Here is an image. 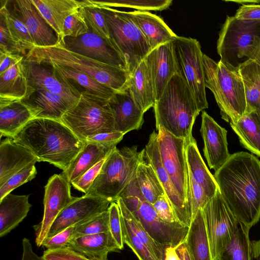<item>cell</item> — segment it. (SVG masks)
<instances>
[{
	"label": "cell",
	"mask_w": 260,
	"mask_h": 260,
	"mask_svg": "<svg viewBox=\"0 0 260 260\" xmlns=\"http://www.w3.org/2000/svg\"><path fill=\"white\" fill-rule=\"evenodd\" d=\"M220 193L238 221L249 229L260 219V160L253 154H231L213 175Z\"/></svg>",
	"instance_id": "6da1fadb"
},
{
	"label": "cell",
	"mask_w": 260,
	"mask_h": 260,
	"mask_svg": "<svg viewBox=\"0 0 260 260\" xmlns=\"http://www.w3.org/2000/svg\"><path fill=\"white\" fill-rule=\"evenodd\" d=\"M12 139L30 151L39 162H48L63 171L85 143L60 120L43 118L32 119Z\"/></svg>",
	"instance_id": "7a4b0ae2"
},
{
	"label": "cell",
	"mask_w": 260,
	"mask_h": 260,
	"mask_svg": "<svg viewBox=\"0 0 260 260\" xmlns=\"http://www.w3.org/2000/svg\"><path fill=\"white\" fill-rule=\"evenodd\" d=\"M156 129L188 139L200 111L187 83L179 73L169 80L153 106Z\"/></svg>",
	"instance_id": "3957f363"
},
{
	"label": "cell",
	"mask_w": 260,
	"mask_h": 260,
	"mask_svg": "<svg viewBox=\"0 0 260 260\" xmlns=\"http://www.w3.org/2000/svg\"><path fill=\"white\" fill-rule=\"evenodd\" d=\"M27 62L56 64L87 74L116 92L126 89L130 74L127 70L101 62L67 49L58 40L49 47H34L24 56Z\"/></svg>",
	"instance_id": "277c9868"
},
{
	"label": "cell",
	"mask_w": 260,
	"mask_h": 260,
	"mask_svg": "<svg viewBox=\"0 0 260 260\" xmlns=\"http://www.w3.org/2000/svg\"><path fill=\"white\" fill-rule=\"evenodd\" d=\"M206 87L214 95L221 118L230 124L237 121L246 111L243 81L239 67L218 62L203 55Z\"/></svg>",
	"instance_id": "5b68a950"
},
{
	"label": "cell",
	"mask_w": 260,
	"mask_h": 260,
	"mask_svg": "<svg viewBox=\"0 0 260 260\" xmlns=\"http://www.w3.org/2000/svg\"><path fill=\"white\" fill-rule=\"evenodd\" d=\"M144 149L138 146L115 147L107 157L87 196L99 197L116 202L136 176L139 163L144 159Z\"/></svg>",
	"instance_id": "8992f818"
},
{
	"label": "cell",
	"mask_w": 260,
	"mask_h": 260,
	"mask_svg": "<svg viewBox=\"0 0 260 260\" xmlns=\"http://www.w3.org/2000/svg\"><path fill=\"white\" fill-rule=\"evenodd\" d=\"M60 121L83 141L99 134L115 131L109 100L88 92L81 94Z\"/></svg>",
	"instance_id": "52a82bcc"
},
{
	"label": "cell",
	"mask_w": 260,
	"mask_h": 260,
	"mask_svg": "<svg viewBox=\"0 0 260 260\" xmlns=\"http://www.w3.org/2000/svg\"><path fill=\"white\" fill-rule=\"evenodd\" d=\"M119 197L156 242L166 248H175L184 242L189 228L178 222L168 223L161 220L153 205L144 199L135 177Z\"/></svg>",
	"instance_id": "ba28073f"
},
{
	"label": "cell",
	"mask_w": 260,
	"mask_h": 260,
	"mask_svg": "<svg viewBox=\"0 0 260 260\" xmlns=\"http://www.w3.org/2000/svg\"><path fill=\"white\" fill-rule=\"evenodd\" d=\"M100 7L111 40L124 60L131 75L151 49L127 12Z\"/></svg>",
	"instance_id": "9c48e42d"
},
{
	"label": "cell",
	"mask_w": 260,
	"mask_h": 260,
	"mask_svg": "<svg viewBox=\"0 0 260 260\" xmlns=\"http://www.w3.org/2000/svg\"><path fill=\"white\" fill-rule=\"evenodd\" d=\"M172 43L178 73L187 83L199 111H203L208 103L200 44L195 39L179 36Z\"/></svg>",
	"instance_id": "30bf717a"
},
{
	"label": "cell",
	"mask_w": 260,
	"mask_h": 260,
	"mask_svg": "<svg viewBox=\"0 0 260 260\" xmlns=\"http://www.w3.org/2000/svg\"><path fill=\"white\" fill-rule=\"evenodd\" d=\"M260 37V21L226 16L219 33L217 51L224 64L238 68L253 40Z\"/></svg>",
	"instance_id": "8fae6325"
},
{
	"label": "cell",
	"mask_w": 260,
	"mask_h": 260,
	"mask_svg": "<svg viewBox=\"0 0 260 260\" xmlns=\"http://www.w3.org/2000/svg\"><path fill=\"white\" fill-rule=\"evenodd\" d=\"M213 260H216L231 241L240 222L230 210L219 190L202 209Z\"/></svg>",
	"instance_id": "7c38bea8"
},
{
	"label": "cell",
	"mask_w": 260,
	"mask_h": 260,
	"mask_svg": "<svg viewBox=\"0 0 260 260\" xmlns=\"http://www.w3.org/2000/svg\"><path fill=\"white\" fill-rule=\"evenodd\" d=\"M157 139L161 162L177 191L188 203V167L186 139L160 128Z\"/></svg>",
	"instance_id": "4fadbf2b"
},
{
	"label": "cell",
	"mask_w": 260,
	"mask_h": 260,
	"mask_svg": "<svg viewBox=\"0 0 260 260\" xmlns=\"http://www.w3.org/2000/svg\"><path fill=\"white\" fill-rule=\"evenodd\" d=\"M71 184L61 173L54 174L48 179L45 186L43 219L33 226L38 247L42 246L59 214L75 199L71 195Z\"/></svg>",
	"instance_id": "5bb4252c"
},
{
	"label": "cell",
	"mask_w": 260,
	"mask_h": 260,
	"mask_svg": "<svg viewBox=\"0 0 260 260\" xmlns=\"http://www.w3.org/2000/svg\"><path fill=\"white\" fill-rule=\"evenodd\" d=\"M154 131L149 136L144 149V157L156 173L172 208L177 221L189 228L191 217L188 204L177 191L161 162L157 139Z\"/></svg>",
	"instance_id": "9a60e30c"
},
{
	"label": "cell",
	"mask_w": 260,
	"mask_h": 260,
	"mask_svg": "<svg viewBox=\"0 0 260 260\" xmlns=\"http://www.w3.org/2000/svg\"><path fill=\"white\" fill-rule=\"evenodd\" d=\"M68 50L96 60L127 70L126 63L113 44L90 29L76 38L58 39Z\"/></svg>",
	"instance_id": "2e32d148"
},
{
	"label": "cell",
	"mask_w": 260,
	"mask_h": 260,
	"mask_svg": "<svg viewBox=\"0 0 260 260\" xmlns=\"http://www.w3.org/2000/svg\"><path fill=\"white\" fill-rule=\"evenodd\" d=\"M111 203L99 197L84 194L81 197H76L57 216L51 226L47 238L108 210Z\"/></svg>",
	"instance_id": "e0dca14e"
},
{
	"label": "cell",
	"mask_w": 260,
	"mask_h": 260,
	"mask_svg": "<svg viewBox=\"0 0 260 260\" xmlns=\"http://www.w3.org/2000/svg\"><path fill=\"white\" fill-rule=\"evenodd\" d=\"M200 132L204 142V156L209 168L216 171L231 155L228 150V131L203 111Z\"/></svg>",
	"instance_id": "ac0fdd59"
},
{
	"label": "cell",
	"mask_w": 260,
	"mask_h": 260,
	"mask_svg": "<svg viewBox=\"0 0 260 260\" xmlns=\"http://www.w3.org/2000/svg\"><path fill=\"white\" fill-rule=\"evenodd\" d=\"M10 2L13 7L12 10L26 26L35 46L49 47L57 44L58 41L57 36L53 32L54 31L41 15L32 0Z\"/></svg>",
	"instance_id": "d6986e66"
},
{
	"label": "cell",
	"mask_w": 260,
	"mask_h": 260,
	"mask_svg": "<svg viewBox=\"0 0 260 260\" xmlns=\"http://www.w3.org/2000/svg\"><path fill=\"white\" fill-rule=\"evenodd\" d=\"M144 59L150 72L156 101L171 78L178 73L172 41L152 49Z\"/></svg>",
	"instance_id": "ffe728a7"
},
{
	"label": "cell",
	"mask_w": 260,
	"mask_h": 260,
	"mask_svg": "<svg viewBox=\"0 0 260 260\" xmlns=\"http://www.w3.org/2000/svg\"><path fill=\"white\" fill-rule=\"evenodd\" d=\"M114 118L115 131L124 135L142 127L144 113L136 103L128 87L116 92L109 99Z\"/></svg>",
	"instance_id": "44dd1931"
},
{
	"label": "cell",
	"mask_w": 260,
	"mask_h": 260,
	"mask_svg": "<svg viewBox=\"0 0 260 260\" xmlns=\"http://www.w3.org/2000/svg\"><path fill=\"white\" fill-rule=\"evenodd\" d=\"M24 63L29 84L35 90L59 94L74 104L78 101L81 94L61 81L51 65L27 62L24 59Z\"/></svg>",
	"instance_id": "7402d4cb"
},
{
	"label": "cell",
	"mask_w": 260,
	"mask_h": 260,
	"mask_svg": "<svg viewBox=\"0 0 260 260\" xmlns=\"http://www.w3.org/2000/svg\"><path fill=\"white\" fill-rule=\"evenodd\" d=\"M23 56L0 75V104L27 101L36 90L29 85Z\"/></svg>",
	"instance_id": "603a6c76"
},
{
	"label": "cell",
	"mask_w": 260,
	"mask_h": 260,
	"mask_svg": "<svg viewBox=\"0 0 260 260\" xmlns=\"http://www.w3.org/2000/svg\"><path fill=\"white\" fill-rule=\"evenodd\" d=\"M38 158L24 146L11 138L0 143V187L11 177Z\"/></svg>",
	"instance_id": "cb8c5ba5"
},
{
	"label": "cell",
	"mask_w": 260,
	"mask_h": 260,
	"mask_svg": "<svg viewBox=\"0 0 260 260\" xmlns=\"http://www.w3.org/2000/svg\"><path fill=\"white\" fill-rule=\"evenodd\" d=\"M139 28L151 50L173 41L178 36L158 16L148 11L127 12Z\"/></svg>",
	"instance_id": "d4e9b609"
},
{
	"label": "cell",
	"mask_w": 260,
	"mask_h": 260,
	"mask_svg": "<svg viewBox=\"0 0 260 260\" xmlns=\"http://www.w3.org/2000/svg\"><path fill=\"white\" fill-rule=\"evenodd\" d=\"M84 146L61 174L71 184L116 147L115 144L85 141Z\"/></svg>",
	"instance_id": "484cf974"
},
{
	"label": "cell",
	"mask_w": 260,
	"mask_h": 260,
	"mask_svg": "<svg viewBox=\"0 0 260 260\" xmlns=\"http://www.w3.org/2000/svg\"><path fill=\"white\" fill-rule=\"evenodd\" d=\"M23 102L28 106L35 118L57 120H60L75 105L59 94L44 89L36 90L28 100Z\"/></svg>",
	"instance_id": "4316f807"
},
{
	"label": "cell",
	"mask_w": 260,
	"mask_h": 260,
	"mask_svg": "<svg viewBox=\"0 0 260 260\" xmlns=\"http://www.w3.org/2000/svg\"><path fill=\"white\" fill-rule=\"evenodd\" d=\"M50 65L61 81L80 94L88 92L109 100L116 92L87 74L66 66Z\"/></svg>",
	"instance_id": "83f0119b"
},
{
	"label": "cell",
	"mask_w": 260,
	"mask_h": 260,
	"mask_svg": "<svg viewBox=\"0 0 260 260\" xmlns=\"http://www.w3.org/2000/svg\"><path fill=\"white\" fill-rule=\"evenodd\" d=\"M45 20L53 29L58 39H63V24L66 18L78 10L83 1L32 0Z\"/></svg>",
	"instance_id": "f1b7e54d"
},
{
	"label": "cell",
	"mask_w": 260,
	"mask_h": 260,
	"mask_svg": "<svg viewBox=\"0 0 260 260\" xmlns=\"http://www.w3.org/2000/svg\"><path fill=\"white\" fill-rule=\"evenodd\" d=\"M68 247L89 258L108 259V254L120 248L110 232L73 238Z\"/></svg>",
	"instance_id": "f546056e"
},
{
	"label": "cell",
	"mask_w": 260,
	"mask_h": 260,
	"mask_svg": "<svg viewBox=\"0 0 260 260\" xmlns=\"http://www.w3.org/2000/svg\"><path fill=\"white\" fill-rule=\"evenodd\" d=\"M28 195L10 193L0 200V237L15 229L27 216L31 205Z\"/></svg>",
	"instance_id": "4dcf8cb0"
},
{
	"label": "cell",
	"mask_w": 260,
	"mask_h": 260,
	"mask_svg": "<svg viewBox=\"0 0 260 260\" xmlns=\"http://www.w3.org/2000/svg\"><path fill=\"white\" fill-rule=\"evenodd\" d=\"M186 156L189 172L211 199L219 190L218 187L213 175L204 161L192 136L186 140Z\"/></svg>",
	"instance_id": "1f68e13d"
},
{
	"label": "cell",
	"mask_w": 260,
	"mask_h": 260,
	"mask_svg": "<svg viewBox=\"0 0 260 260\" xmlns=\"http://www.w3.org/2000/svg\"><path fill=\"white\" fill-rule=\"evenodd\" d=\"M127 86L136 103L144 113L153 107L156 100L151 75L145 59L130 75Z\"/></svg>",
	"instance_id": "d6a6232c"
},
{
	"label": "cell",
	"mask_w": 260,
	"mask_h": 260,
	"mask_svg": "<svg viewBox=\"0 0 260 260\" xmlns=\"http://www.w3.org/2000/svg\"><path fill=\"white\" fill-rule=\"evenodd\" d=\"M34 118L28 106L23 101L0 104V136L13 138Z\"/></svg>",
	"instance_id": "836d02e7"
},
{
	"label": "cell",
	"mask_w": 260,
	"mask_h": 260,
	"mask_svg": "<svg viewBox=\"0 0 260 260\" xmlns=\"http://www.w3.org/2000/svg\"><path fill=\"white\" fill-rule=\"evenodd\" d=\"M184 243L191 260H213L202 209L191 220Z\"/></svg>",
	"instance_id": "e575fe53"
},
{
	"label": "cell",
	"mask_w": 260,
	"mask_h": 260,
	"mask_svg": "<svg viewBox=\"0 0 260 260\" xmlns=\"http://www.w3.org/2000/svg\"><path fill=\"white\" fill-rule=\"evenodd\" d=\"M246 101V113L255 112L260 118V64L246 59L239 66Z\"/></svg>",
	"instance_id": "d590c367"
},
{
	"label": "cell",
	"mask_w": 260,
	"mask_h": 260,
	"mask_svg": "<svg viewBox=\"0 0 260 260\" xmlns=\"http://www.w3.org/2000/svg\"><path fill=\"white\" fill-rule=\"evenodd\" d=\"M241 145L260 157V118L255 112L246 113L230 124Z\"/></svg>",
	"instance_id": "8d00e7d4"
},
{
	"label": "cell",
	"mask_w": 260,
	"mask_h": 260,
	"mask_svg": "<svg viewBox=\"0 0 260 260\" xmlns=\"http://www.w3.org/2000/svg\"><path fill=\"white\" fill-rule=\"evenodd\" d=\"M119 208L121 220L144 244L156 260H165L166 247L156 242L145 230L119 197L116 202Z\"/></svg>",
	"instance_id": "74e56055"
},
{
	"label": "cell",
	"mask_w": 260,
	"mask_h": 260,
	"mask_svg": "<svg viewBox=\"0 0 260 260\" xmlns=\"http://www.w3.org/2000/svg\"><path fill=\"white\" fill-rule=\"evenodd\" d=\"M136 180L144 199L152 205L159 197L166 194L156 173L145 159L138 166Z\"/></svg>",
	"instance_id": "f35d334b"
},
{
	"label": "cell",
	"mask_w": 260,
	"mask_h": 260,
	"mask_svg": "<svg viewBox=\"0 0 260 260\" xmlns=\"http://www.w3.org/2000/svg\"><path fill=\"white\" fill-rule=\"evenodd\" d=\"M249 229L240 222L231 240L216 260H253Z\"/></svg>",
	"instance_id": "ab89813d"
},
{
	"label": "cell",
	"mask_w": 260,
	"mask_h": 260,
	"mask_svg": "<svg viewBox=\"0 0 260 260\" xmlns=\"http://www.w3.org/2000/svg\"><path fill=\"white\" fill-rule=\"evenodd\" d=\"M0 17L4 19L13 40L26 54L35 47L25 24L8 6L7 1H1Z\"/></svg>",
	"instance_id": "60d3db41"
},
{
	"label": "cell",
	"mask_w": 260,
	"mask_h": 260,
	"mask_svg": "<svg viewBox=\"0 0 260 260\" xmlns=\"http://www.w3.org/2000/svg\"><path fill=\"white\" fill-rule=\"evenodd\" d=\"M80 11L89 29L102 38L112 42L107 22L100 6L91 3L89 0H84Z\"/></svg>",
	"instance_id": "b9f144b4"
},
{
	"label": "cell",
	"mask_w": 260,
	"mask_h": 260,
	"mask_svg": "<svg viewBox=\"0 0 260 260\" xmlns=\"http://www.w3.org/2000/svg\"><path fill=\"white\" fill-rule=\"evenodd\" d=\"M90 2L98 6L107 7H125L135 9L137 11H162L172 4V0H109Z\"/></svg>",
	"instance_id": "7bdbcfd3"
},
{
	"label": "cell",
	"mask_w": 260,
	"mask_h": 260,
	"mask_svg": "<svg viewBox=\"0 0 260 260\" xmlns=\"http://www.w3.org/2000/svg\"><path fill=\"white\" fill-rule=\"evenodd\" d=\"M109 232L108 210L83 222L79 223L73 238Z\"/></svg>",
	"instance_id": "ee69618b"
},
{
	"label": "cell",
	"mask_w": 260,
	"mask_h": 260,
	"mask_svg": "<svg viewBox=\"0 0 260 260\" xmlns=\"http://www.w3.org/2000/svg\"><path fill=\"white\" fill-rule=\"evenodd\" d=\"M37 161L28 165L22 170L11 177L3 186L0 187V200L14 189L28 181L36 176L37 171L35 167Z\"/></svg>",
	"instance_id": "f6af8a7d"
},
{
	"label": "cell",
	"mask_w": 260,
	"mask_h": 260,
	"mask_svg": "<svg viewBox=\"0 0 260 260\" xmlns=\"http://www.w3.org/2000/svg\"><path fill=\"white\" fill-rule=\"evenodd\" d=\"M188 181V203L192 220L198 211L203 209L210 199L206 194L202 187L195 181L189 171Z\"/></svg>",
	"instance_id": "bcb514c9"
},
{
	"label": "cell",
	"mask_w": 260,
	"mask_h": 260,
	"mask_svg": "<svg viewBox=\"0 0 260 260\" xmlns=\"http://www.w3.org/2000/svg\"><path fill=\"white\" fill-rule=\"evenodd\" d=\"M121 223L123 243L132 249L139 259L156 260L144 244L121 220Z\"/></svg>",
	"instance_id": "7dc6e473"
},
{
	"label": "cell",
	"mask_w": 260,
	"mask_h": 260,
	"mask_svg": "<svg viewBox=\"0 0 260 260\" xmlns=\"http://www.w3.org/2000/svg\"><path fill=\"white\" fill-rule=\"evenodd\" d=\"M89 29L80 9L65 19L63 36L76 38L87 33Z\"/></svg>",
	"instance_id": "c3c4849f"
},
{
	"label": "cell",
	"mask_w": 260,
	"mask_h": 260,
	"mask_svg": "<svg viewBox=\"0 0 260 260\" xmlns=\"http://www.w3.org/2000/svg\"><path fill=\"white\" fill-rule=\"evenodd\" d=\"M108 211L109 213V232L116 241L120 250L124 247L123 241L120 213L116 202L111 203Z\"/></svg>",
	"instance_id": "681fc988"
},
{
	"label": "cell",
	"mask_w": 260,
	"mask_h": 260,
	"mask_svg": "<svg viewBox=\"0 0 260 260\" xmlns=\"http://www.w3.org/2000/svg\"><path fill=\"white\" fill-rule=\"evenodd\" d=\"M78 223L67 228L52 237L47 238L44 241L42 246L48 250H55L68 247L69 242L74 237Z\"/></svg>",
	"instance_id": "f907efd6"
},
{
	"label": "cell",
	"mask_w": 260,
	"mask_h": 260,
	"mask_svg": "<svg viewBox=\"0 0 260 260\" xmlns=\"http://www.w3.org/2000/svg\"><path fill=\"white\" fill-rule=\"evenodd\" d=\"M42 257L44 260H108L98 258H89L77 252L68 247L44 251Z\"/></svg>",
	"instance_id": "816d5d0a"
},
{
	"label": "cell",
	"mask_w": 260,
	"mask_h": 260,
	"mask_svg": "<svg viewBox=\"0 0 260 260\" xmlns=\"http://www.w3.org/2000/svg\"><path fill=\"white\" fill-rule=\"evenodd\" d=\"M0 52H9L25 56L26 54L11 38L6 24L0 17Z\"/></svg>",
	"instance_id": "f5cc1de1"
},
{
	"label": "cell",
	"mask_w": 260,
	"mask_h": 260,
	"mask_svg": "<svg viewBox=\"0 0 260 260\" xmlns=\"http://www.w3.org/2000/svg\"><path fill=\"white\" fill-rule=\"evenodd\" d=\"M107 158V157H106ZM106 158L101 160L87 171L71 184L77 190L86 194L93 182L99 174Z\"/></svg>",
	"instance_id": "db71d44e"
},
{
	"label": "cell",
	"mask_w": 260,
	"mask_h": 260,
	"mask_svg": "<svg viewBox=\"0 0 260 260\" xmlns=\"http://www.w3.org/2000/svg\"><path fill=\"white\" fill-rule=\"evenodd\" d=\"M152 205L161 220L168 223L178 222L166 194L159 197Z\"/></svg>",
	"instance_id": "11a10c76"
},
{
	"label": "cell",
	"mask_w": 260,
	"mask_h": 260,
	"mask_svg": "<svg viewBox=\"0 0 260 260\" xmlns=\"http://www.w3.org/2000/svg\"><path fill=\"white\" fill-rule=\"evenodd\" d=\"M235 17L240 20L260 21V5H243L237 10Z\"/></svg>",
	"instance_id": "9f6ffc18"
},
{
	"label": "cell",
	"mask_w": 260,
	"mask_h": 260,
	"mask_svg": "<svg viewBox=\"0 0 260 260\" xmlns=\"http://www.w3.org/2000/svg\"><path fill=\"white\" fill-rule=\"evenodd\" d=\"M124 135L122 133L117 131L102 133L89 138L85 141L117 145L122 140Z\"/></svg>",
	"instance_id": "6f0895ef"
},
{
	"label": "cell",
	"mask_w": 260,
	"mask_h": 260,
	"mask_svg": "<svg viewBox=\"0 0 260 260\" xmlns=\"http://www.w3.org/2000/svg\"><path fill=\"white\" fill-rule=\"evenodd\" d=\"M23 56L20 54L0 52V75L5 73L13 63Z\"/></svg>",
	"instance_id": "680465c9"
},
{
	"label": "cell",
	"mask_w": 260,
	"mask_h": 260,
	"mask_svg": "<svg viewBox=\"0 0 260 260\" xmlns=\"http://www.w3.org/2000/svg\"><path fill=\"white\" fill-rule=\"evenodd\" d=\"M244 57L260 64V37L256 38L244 53Z\"/></svg>",
	"instance_id": "91938a15"
},
{
	"label": "cell",
	"mask_w": 260,
	"mask_h": 260,
	"mask_svg": "<svg viewBox=\"0 0 260 260\" xmlns=\"http://www.w3.org/2000/svg\"><path fill=\"white\" fill-rule=\"evenodd\" d=\"M22 254L21 260H44L43 258L36 254L29 240L24 238L22 241Z\"/></svg>",
	"instance_id": "94428289"
},
{
	"label": "cell",
	"mask_w": 260,
	"mask_h": 260,
	"mask_svg": "<svg viewBox=\"0 0 260 260\" xmlns=\"http://www.w3.org/2000/svg\"><path fill=\"white\" fill-rule=\"evenodd\" d=\"M176 252L180 260H191L190 254L184 242L176 248Z\"/></svg>",
	"instance_id": "6125c7cd"
},
{
	"label": "cell",
	"mask_w": 260,
	"mask_h": 260,
	"mask_svg": "<svg viewBox=\"0 0 260 260\" xmlns=\"http://www.w3.org/2000/svg\"><path fill=\"white\" fill-rule=\"evenodd\" d=\"M165 260H180L176 248L170 247L166 249Z\"/></svg>",
	"instance_id": "be15d7a7"
},
{
	"label": "cell",
	"mask_w": 260,
	"mask_h": 260,
	"mask_svg": "<svg viewBox=\"0 0 260 260\" xmlns=\"http://www.w3.org/2000/svg\"><path fill=\"white\" fill-rule=\"evenodd\" d=\"M252 250L254 258L260 260V239L252 242Z\"/></svg>",
	"instance_id": "e7e4bbea"
},
{
	"label": "cell",
	"mask_w": 260,
	"mask_h": 260,
	"mask_svg": "<svg viewBox=\"0 0 260 260\" xmlns=\"http://www.w3.org/2000/svg\"><path fill=\"white\" fill-rule=\"evenodd\" d=\"M229 2H234L235 3H239L243 5H249V4H259L260 3V1H231Z\"/></svg>",
	"instance_id": "03108f58"
}]
</instances>
